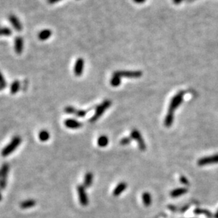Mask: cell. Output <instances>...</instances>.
Masks as SVG:
<instances>
[{"label": "cell", "instance_id": "obj_1", "mask_svg": "<svg viewBox=\"0 0 218 218\" xmlns=\"http://www.w3.org/2000/svg\"><path fill=\"white\" fill-rule=\"evenodd\" d=\"M21 142V138L20 136H14L11 140V141L9 142V144H7L5 148L3 149L2 151L1 152V154L2 156H7L10 154H11L20 145Z\"/></svg>", "mask_w": 218, "mask_h": 218}, {"label": "cell", "instance_id": "obj_2", "mask_svg": "<svg viewBox=\"0 0 218 218\" xmlns=\"http://www.w3.org/2000/svg\"><path fill=\"white\" fill-rule=\"evenodd\" d=\"M184 94H185V92H184L183 91H181V92L177 93V94L171 98V101H170L169 104V106H168V112L174 114V111H176V109L181 105L182 101H183Z\"/></svg>", "mask_w": 218, "mask_h": 218}, {"label": "cell", "instance_id": "obj_3", "mask_svg": "<svg viewBox=\"0 0 218 218\" xmlns=\"http://www.w3.org/2000/svg\"><path fill=\"white\" fill-rule=\"evenodd\" d=\"M111 101L106 100L104 101L102 104H101L99 106H97L94 115L92 116V118L90 119V123L96 122V120L102 116L103 114L106 111V109L111 106Z\"/></svg>", "mask_w": 218, "mask_h": 218}, {"label": "cell", "instance_id": "obj_4", "mask_svg": "<svg viewBox=\"0 0 218 218\" xmlns=\"http://www.w3.org/2000/svg\"><path fill=\"white\" fill-rule=\"evenodd\" d=\"M130 138L138 142L139 148H140L141 151H144L146 150L145 142H144V139L139 130H136V129L132 130L131 132H130Z\"/></svg>", "mask_w": 218, "mask_h": 218}, {"label": "cell", "instance_id": "obj_5", "mask_svg": "<svg viewBox=\"0 0 218 218\" xmlns=\"http://www.w3.org/2000/svg\"><path fill=\"white\" fill-rule=\"evenodd\" d=\"M114 74L118 75L120 77H126V78L137 79L142 77V72L141 71H116Z\"/></svg>", "mask_w": 218, "mask_h": 218}, {"label": "cell", "instance_id": "obj_6", "mask_svg": "<svg viewBox=\"0 0 218 218\" xmlns=\"http://www.w3.org/2000/svg\"><path fill=\"white\" fill-rule=\"evenodd\" d=\"M9 165L7 163L2 166L0 172H1V178H0V189L4 190L7 186V176L9 174Z\"/></svg>", "mask_w": 218, "mask_h": 218}, {"label": "cell", "instance_id": "obj_7", "mask_svg": "<svg viewBox=\"0 0 218 218\" xmlns=\"http://www.w3.org/2000/svg\"><path fill=\"white\" fill-rule=\"evenodd\" d=\"M77 193L79 195V203L83 206H86L89 204V198L86 191H85L84 186L82 185L77 186Z\"/></svg>", "mask_w": 218, "mask_h": 218}, {"label": "cell", "instance_id": "obj_8", "mask_svg": "<svg viewBox=\"0 0 218 218\" xmlns=\"http://www.w3.org/2000/svg\"><path fill=\"white\" fill-rule=\"evenodd\" d=\"M218 163V154H215V155L210 156H205V157H203L198 161V166H205L208 165V164H217Z\"/></svg>", "mask_w": 218, "mask_h": 218}, {"label": "cell", "instance_id": "obj_9", "mask_svg": "<svg viewBox=\"0 0 218 218\" xmlns=\"http://www.w3.org/2000/svg\"><path fill=\"white\" fill-rule=\"evenodd\" d=\"M84 67V61L82 58H78L74 67V73L77 77H80L83 74Z\"/></svg>", "mask_w": 218, "mask_h": 218}, {"label": "cell", "instance_id": "obj_10", "mask_svg": "<svg viewBox=\"0 0 218 218\" xmlns=\"http://www.w3.org/2000/svg\"><path fill=\"white\" fill-rule=\"evenodd\" d=\"M65 126L69 129H79L82 128L83 124L74 119L69 118L65 120Z\"/></svg>", "mask_w": 218, "mask_h": 218}, {"label": "cell", "instance_id": "obj_11", "mask_svg": "<svg viewBox=\"0 0 218 218\" xmlns=\"http://www.w3.org/2000/svg\"><path fill=\"white\" fill-rule=\"evenodd\" d=\"M10 23H11V25L13 26V27L14 28L16 31H21L22 30V25H21V22L19 20V19L17 17H15L14 15H10L9 17Z\"/></svg>", "mask_w": 218, "mask_h": 218}, {"label": "cell", "instance_id": "obj_12", "mask_svg": "<svg viewBox=\"0 0 218 218\" xmlns=\"http://www.w3.org/2000/svg\"><path fill=\"white\" fill-rule=\"evenodd\" d=\"M23 41L21 37H17L14 41V49L17 54H21L23 50Z\"/></svg>", "mask_w": 218, "mask_h": 218}, {"label": "cell", "instance_id": "obj_13", "mask_svg": "<svg viewBox=\"0 0 218 218\" xmlns=\"http://www.w3.org/2000/svg\"><path fill=\"white\" fill-rule=\"evenodd\" d=\"M127 186H128V185H127V183H125V182H120V183H119L114 190L113 195L116 196V197L119 196L125 191V190L126 189Z\"/></svg>", "mask_w": 218, "mask_h": 218}, {"label": "cell", "instance_id": "obj_14", "mask_svg": "<svg viewBox=\"0 0 218 218\" xmlns=\"http://www.w3.org/2000/svg\"><path fill=\"white\" fill-rule=\"evenodd\" d=\"M188 192V189L186 188H175L170 193V195L172 198H178L180 196L184 195Z\"/></svg>", "mask_w": 218, "mask_h": 218}, {"label": "cell", "instance_id": "obj_15", "mask_svg": "<svg viewBox=\"0 0 218 218\" xmlns=\"http://www.w3.org/2000/svg\"><path fill=\"white\" fill-rule=\"evenodd\" d=\"M36 205V201L33 199H29L26 200V201H24L21 202V204H20V207L21 209H29V208H31Z\"/></svg>", "mask_w": 218, "mask_h": 218}, {"label": "cell", "instance_id": "obj_16", "mask_svg": "<svg viewBox=\"0 0 218 218\" xmlns=\"http://www.w3.org/2000/svg\"><path fill=\"white\" fill-rule=\"evenodd\" d=\"M142 202H143V204L146 207H149V206L151 205L152 204V196L151 194L148 192H144V193H142Z\"/></svg>", "mask_w": 218, "mask_h": 218}, {"label": "cell", "instance_id": "obj_17", "mask_svg": "<svg viewBox=\"0 0 218 218\" xmlns=\"http://www.w3.org/2000/svg\"><path fill=\"white\" fill-rule=\"evenodd\" d=\"M52 35V32L50 29H44L41 31L38 34V38L41 41H45L50 38V37Z\"/></svg>", "mask_w": 218, "mask_h": 218}, {"label": "cell", "instance_id": "obj_18", "mask_svg": "<svg viewBox=\"0 0 218 218\" xmlns=\"http://www.w3.org/2000/svg\"><path fill=\"white\" fill-rule=\"evenodd\" d=\"M174 114H172V113L168 112L167 114L165 117V119H164V126L167 128H169L172 126L174 123Z\"/></svg>", "mask_w": 218, "mask_h": 218}, {"label": "cell", "instance_id": "obj_19", "mask_svg": "<svg viewBox=\"0 0 218 218\" xmlns=\"http://www.w3.org/2000/svg\"><path fill=\"white\" fill-rule=\"evenodd\" d=\"M93 177H94V176H93V174L91 172H88V173L86 174L84 179V186L85 188H89V186L92 185Z\"/></svg>", "mask_w": 218, "mask_h": 218}, {"label": "cell", "instance_id": "obj_20", "mask_svg": "<svg viewBox=\"0 0 218 218\" xmlns=\"http://www.w3.org/2000/svg\"><path fill=\"white\" fill-rule=\"evenodd\" d=\"M97 144L100 147H105L108 144V138L106 135H101L98 138Z\"/></svg>", "mask_w": 218, "mask_h": 218}, {"label": "cell", "instance_id": "obj_21", "mask_svg": "<svg viewBox=\"0 0 218 218\" xmlns=\"http://www.w3.org/2000/svg\"><path fill=\"white\" fill-rule=\"evenodd\" d=\"M20 86H21V84H20L19 81L15 80L14 82H12V84L10 87V92H11V94H16L19 92L20 89Z\"/></svg>", "mask_w": 218, "mask_h": 218}, {"label": "cell", "instance_id": "obj_22", "mask_svg": "<svg viewBox=\"0 0 218 218\" xmlns=\"http://www.w3.org/2000/svg\"><path fill=\"white\" fill-rule=\"evenodd\" d=\"M39 140L42 142H46L50 138V133L45 130H42L38 134Z\"/></svg>", "mask_w": 218, "mask_h": 218}, {"label": "cell", "instance_id": "obj_23", "mask_svg": "<svg viewBox=\"0 0 218 218\" xmlns=\"http://www.w3.org/2000/svg\"><path fill=\"white\" fill-rule=\"evenodd\" d=\"M120 84H121V77L114 74L111 79V86L116 87L118 86Z\"/></svg>", "mask_w": 218, "mask_h": 218}, {"label": "cell", "instance_id": "obj_24", "mask_svg": "<svg viewBox=\"0 0 218 218\" xmlns=\"http://www.w3.org/2000/svg\"><path fill=\"white\" fill-rule=\"evenodd\" d=\"M194 213L197 214V215H199V214H204V215H205L207 217H208L209 218H211L212 216H213L212 213L210 211H208V210H205V209H200V208H197V209H195V210H194Z\"/></svg>", "mask_w": 218, "mask_h": 218}, {"label": "cell", "instance_id": "obj_25", "mask_svg": "<svg viewBox=\"0 0 218 218\" xmlns=\"http://www.w3.org/2000/svg\"><path fill=\"white\" fill-rule=\"evenodd\" d=\"M12 31L9 28H0V35H6V36H9L11 35Z\"/></svg>", "mask_w": 218, "mask_h": 218}, {"label": "cell", "instance_id": "obj_26", "mask_svg": "<svg viewBox=\"0 0 218 218\" xmlns=\"http://www.w3.org/2000/svg\"><path fill=\"white\" fill-rule=\"evenodd\" d=\"M77 109L74 108L73 106H67L66 108H65V112L67 113L68 114H75Z\"/></svg>", "mask_w": 218, "mask_h": 218}, {"label": "cell", "instance_id": "obj_27", "mask_svg": "<svg viewBox=\"0 0 218 218\" xmlns=\"http://www.w3.org/2000/svg\"><path fill=\"white\" fill-rule=\"evenodd\" d=\"M86 111L84 110H78L77 109L76 113H75V116L77 117H79V118H84V117L86 116Z\"/></svg>", "mask_w": 218, "mask_h": 218}, {"label": "cell", "instance_id": "obj_28", "mask_svg": "<svg viewBox=\"0 0 218 218\" xmlns=\"http://www.w3.org/2000/svg\"><path fill=\"white\" fill-rule=\"evenodd\" d=\"M131 138H123L121 139V140L120 141V143L121 145H127V144H129L131 142Z\"/></svg>", "mask_w": 218, "mask_h": 218}, {"label": "cell", "instance_id": "obj_29", "mask_svg": "<svg viewBox=\"0 0 218 218\" xmlns=\"http://www.w3.org/2000/svg\"><path fill=\"white\" fill-rule=\"evenodd\" d=\"M179 180L180 182H181L182 184H183V185H186V186L189 185V181H188V180L185 177V176H181V177H180Z\"/></svg>", "mask_w": 218, "mask_h": 218}, {"label": "cell", "instance_id": "obj_30", "mask_svg": "<svg viewBox=\"0 0 218 218\" xmlns=\"http://www.w3.org/2000/svg\"><path fill=\"white\" fill-rule=\"evenodd\" d=\"M0 85H2V86H7V83H6V81L5 78H4L3 77V74H2L1 72H0Z\"/></svg>", "mask_w": 218, "mask_h": 218}, {"label": "cell", "instance_id": "obj_31", "mask_svg": "<svg viewBox=\"0 0 218 218\" xmlns=\"http://www.w3.org/2000/svg\"><path fill=\"white\" fill-rule=\"evenodd\" d=\"M59 1H61V0H47V2L50 4H55V3H57Z\"/></svg>", "mask_w": 218, "mask_h": 218}, {"label": "cell", "instance_id": "obj_32", "mask_svg": "<svg viewBox=\"0 0 218 218\" xmlns=\"http://www.w3.org/2000/svg\"><path fill=\"white\" fill-rule=\"evenodd\" d=\"M133 1L137 4H142L144 3L146 0H133Z\"/></svg>", "mask_w": 218, "mask_h": 218}, {"label": "cell", "instance_id": "obj_33", "mask_svg": "<svg viewBox=\"0 0 218 218\" xmlns=\"http://www.w3.org/2000/svg\"><path fill=\"white\" fill-rule=\"evenodd\" d=\"M173 1L175 5H179V4H181L183 0H173Z\"/></svg>", "mask_w": 218, "mask_h": 218}, {"label": "cell", "instance_id": "obj_34", "mask_svg": "<svg viewBox=\"0 0 218 218\" xmlns=\"http://www.w3.org/2000/svg\"><path fill=\"white\" fill-rule=\"evenodd\" d=\"M5 86H2V85H0V91H1V90H2V89H5Z\"/></svg>", "mask_w": 218, "mask_h": 218}, {"label": "cell", "instance_id": "obj_35", "mask_svg": "<svg viewBox=\"0 0 218 218\" xmlns=\"http://www.w3.org/2000/svg\"><path fill=\"white\" fill-rule=\"evenodd\" d=\"M215 217V218H218V210L217 211V213H216Z\"/></svg>", "mask_w": 218, "mask_h": 218}, {"label": "cell", "instance_id": "obj_36", "mask_svg": "<svg viewBox=\"0 0 218 218\" xmlns=\"http://www.w3.org/2000/svg\"><path fill=\"white\" fill-rule=\"evenodd\" d=\"M187 1V2H192L195 1V0H186Z\"/></svg>", "mask_w": 218, "mask_h": 218}, {"label": "cell", "instance_id": "obj_37", "mask_svg": "<svg viewBox=\"0 0 218 218\" xmlns=\"http://www.w3.org/2000/svg\"><path fill=\"white\" fill-rule=\"evenodd\" d=\"M2 196L1 192H0V201H2Z\"/></svg>", "mask_w": 218, "mask_h": 218}, {"label": "cell", "instance_id": "obj_38", "mask_svg": "<svg viewBox=\"0 0 218 218\" xmlns=\"http://www.w3.org/2000/svg\"><path fill=\"white\" fill-rule=\"evenodd\" d=\"M0 178H1V172H0Z\"/></svg>", "mask_w": 218, "mask_h": 218}]
</instances>
